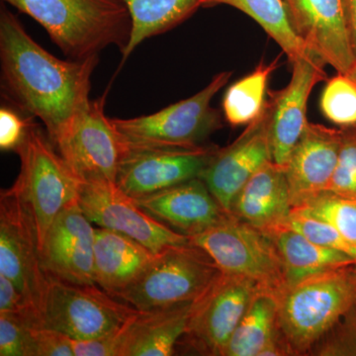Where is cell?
Here are the masks:
<instances>
[{
	"label": "cell",
	"instance_id": "6da1fadb",
	"mask_svg": "<svg viewBox=\"0 0 356 356\" xmlns=\"http://www.w3.org/2000/svg\"><path fill=\"white\" fill-rule=\"evenodd\" d=\"M0 63L6 95L23 112L43 122L54 144L88 108L91 76L99 56L60 60L33 40L20 20L2 4Z\"/></svg>",
	"mask_w": 356,
	"mask_h": 356
},
{
	"label": "cell",
	"instance_id": "7a4b0ae2",
	"mask_svg": "<svg viewBox=\"0 0 356 356\" xmlns=\"http://www.w3.org/2000/svg\"><path fill=\"white\" fill-rule=\"evenodd\" d=\"M278 332L288 355H306L356 305V264L290 283L277 295Z\"/></svg>",
	"mask_w": 356,
	"mask_h": 356
},
{
	"label": "cell",
	"instance_id": "3957f363",
	"mask_svg": "<svg viewBox=\"0 0 356 356\" xmlns=\"http://www.w3.org/2000/svg\"><path fill=\"white\" fill-rule=\"evenodd\" d=\"M30 16L70 60L99 56L109 46L122 55L132 33L123 0H2Z\"/></svg>",
	"mask_w": 356,
	"mask_h": 356
},
{
	"label": "cell",
	"instance_id": "277c9868",
	"mask_svg": "<svg viewBox=\"0 0 356 356\" xmlns=\"http://www.w3.org/2000/svg\"><path fill=\"white\" fill-rule=\"evenodd\" d=\"M16 154L20 172L11 189L31 215L40 252L51 222L60 211L79 199L83 182L76 177L42 129L33 123Z\"/></svg>",
	"mask_w": 356,
	"mask_h": 356
},
{
	"label": "cell",
	"instance_id": "5b68a950",
	"mask_svg": "<svg viewBox=\"0 0 356 356\" xmlns=\"http://www.w3.org/2000/svg\"><path fill=\"white\" fill-rule=\"evenodd\" d=\"M222 273L214 261L191 242L166 248L156 255L116 299L138 311L191 303L203 296Z\"/></svg>",
	"mask_w": 356,
	"mask_h": 356
},
{
	"label": "cell",
	"instance_id": "8992f818",
	"mask_svg": "<svg viewBox=\"0 0 356 356\" xmlns=\"http://www.w3.org/2000/svg\"><path fill=\"white\" fill-rule=\"evenodd\" d=\"M232 74V72L217 74L196 95L156 113L112 121L134 146L184 149L204 146V140L222 128L221 115L212 106V100L227 86Z\"/></svg>",
	"mask_w": 356,
	"mask_h": 356
},
{
	"label": "cell",
	"instance_id": "52a82bcc",
	"mask_svg": "<svg viewBox=\"0 0 356 356\" xmlns=\"http://www.w3.org/2000/svg\"><path fill=\"white\" fill-rule=\"evenodd\" d=\"M189 238L222 273L254 280L275 295L286 285L284 266L273 240L233 215Z\"/></svg>",
	"mask_w": 356,
	"mask_h": 356
},
{
	"label": "cell",
	"instance_id": "ba28073f",
	"mask_svg": "<svg viewBox=\"0 0 356 356\" xmlns=\"http://www.w3.org/2000/svg\"><path fill=\"white\" fill-rule=\"evenodd\" d=\"M50 277L42 310L44 327L72 339L86 341L112 334L138 313L96 284H74Z\"/></svg>",
	"mask_w": 356,
	"mask_h": 356
},
{
	"label": "cell",
	"instance_id": "9c48e42d",
	"mask_svg": "<svg viewBox=\"0 0 356 356\" xmlns=\"http://www.w3.org/2000/svg\"><path fill=\"white\" fill-rule=\"evenodd\" d=\"M105 95L88 108L54 146L83 184L116 182L128 142L105 115Z\"/></svg>",
	"mask_w": 356,
	"mask_h": 356
},
{
	"label": "cell",
	"instance_id": "30bf717a",
	"mask_svg": "<svg viewBox=\"0 0 356 356\" xmlns=\"http://www.w3.org/2000/svg\"><path fill=\"white\" fill-rule=\"evenodd\" d=\"M0 274L42 313L51 277L31 215L11 188L2 189L0 195Z\"/></svg>",
	"mask_w": 356,
	"mask_h": 356
},
{
	"label": "cell",
	"instance_id": "8fae6325",
	"mask_svg": "<svg viewBox=\"0 0 356 356\" xmlns=\"http://www.w3.org/2000/svg\"><path fill=\"white\" fill-rule=\"evenodd\" d=\"M262 290L266 289L254 280L222 273L194 302L181 339L200 355H224L232 334Z\"/></svg>",
	"mask_w": 356,
	"mask_h": 356
},
{
	"label": "cell",
	"instance_id": "7c38bea8",
	"mask_svg": "<svg viewBox=\"0 0 356 356\" xmlns=\"http://www.w3.org/2000/svg\"><path fill=\"white\" fill-rule=\"evenodd\" d=\"M218 149L134 146L128 143L115 184L133 198L156 193L201 178Z\"/></svg>",
	"mask_w": 356,
	"mask_h": 356
},
{
	"label": "cell",
	"instance_id": "4fadbf2b",
	"mask_svg": "<svg viewBox=\"0 0 356 356\" xmlns=\"http://www.w3.org/2000/svg\"><path fill=\"white\" fill-rule=\"evenodd\" d=\"M79 203L93 225L130 236L154 254L191 242L188 236L154 219L116 184H81Z\"/></svg>",
	"mask_w": 356,
	"mask_h": 356
},
{
	"label": "cell",
	"instance_id": "5bb4252c",
	"mask_svg": "<svg viewBox=\"0 0 356 356\" xmlns=\"http://www.w3.org/2000/svg\"><path fill=\"white\" fill-rule=\"evenodd\" d=\"M291 65L289 83L280 90L268 91L266 105L273 161L283 170L308 125L307 107L312 90L327 79L325 62L317 55L299 58Z\"/></svg>",
	"mask_w": 356,
	"mask_h": 356
},
{
	"label": "cell",
	"instance_id": "9a60e30c",
	"mask_svg": "<svg viewBox=\"0 0 356 356\" xmlns=\"http://www.w3.org/2000/svg\"><path fill=\"white\" fill-rule=\"evenodd\" d=\"M92 225L79 199L60 211L47 232L41 248L42 261L49 275L74 284H95Z\"/></svg>",
	"mask_w": 356,
	"mask_h": 356
},
{
	"label": "cell",
	"instance_id": "2e32d148",
	"mask_svg": "<svg viewBox=\"0 0 356 356\" xmlns=\"http://www.w3.org/2000/svg\"><path fill=\"white\" fill-rule=\"evenodd\" d=\"M273 161L266 108L229 146L218 149L201 178L225 211L255 172Z\"/></svg>",
	"mask_w": 356,
	"mask_h": 356
},
{
	"label": "cell",
	"instance_id": "e0dca14e",
	"mask_svg": "<svg viewBox=\"0 0 356 356\" xmlns=\"http://www.w3.org/2000/svg\"><path fill=\"white\" fill-rule=\"evenodd\" d=\"M293 28L314 53L348 74L356 58L346 22L343 0H283Z\"/></svg>",
	"mask_w": 356,
	"mask_h": 356
},
{
	"label": "cell",
	"instance_id": "ac0fdd59",
	"mask_svg": "<svg viewBox=\"0 0 356 356\" xmlns=\"http://www.w3.org/2000/svg\"><path fill=\"white\" fill-rule=\"evenodd\" d=\"M134 199L154 219L188 238L203 233L231 215L200 177Z\"/></svg>",
	"mask_w": 356,
	"mask_h": 356
},
{
	"label": "cell",
	"instance_id": "d6986e66",
	"mask_svg": "<svg viewBox=\"0 0 356 356\" xmlns=\"http://www.w3.org/2000/svg\"><path fill=\"white\" fill-rule=\"evenodd\" d=\"M341 138L343 130L309 122L284 168L292 208L327 189L339 159Z\"/></svg>",
	"mask_w": 356,
	"mask_h": 356
},
{
	"label": "cell",
	"instance_id": "ffe728a7",
	"mask_svg": "<svg viewBox=\"0 0 356 356\" xmlns=\"http://www.w3.org/2000/svg\"><path fill=\"white\" fill-rule=\"evenodd\" d=\"M291 213L286 175L273 161L248 180L231 207V215L266 234L286 226Z\"/></svg>",
	"mask_w": 356,
	"mask_h": 356
},
{
	"label": "cell",
	"instance_id": "44dd1931",
	"mask_svg": "<svg viewBox=\"0 0 356 356\" xmlns=\"http://www.w3.org/2000/svg\"><path fill=\"white\" fill-rule=\"evenodd\" d=\"M156 254L112 229L95 228V284L116 298L144 273Z\"/></svg>",
	"mask_w": 356,
	"mask_h": 356
},
{
	"label": "cell",
	"instance_id": "7402d4cb",
	"mask_svg": "<svg viewBox=\"0 0 356 356\" xmlns=\"http://www.w3.org/2000/svg\"><path fill=\"white\" fill-rule=\"evenodd\" d=\"M193 303L138 311L125 325L122 356L172 355L186 332Z\"/></svg>",
	"mask_w": 356,
	"mask_h": 356
},
{
	"label": "cell",
	"instance_id": "603a6c76",
	"mask_svg": "<svg viewBox=\"0 0 356 356\" xmlns=\"http://www.w3.org/2000/svg\"><path fill=\"white\" fill-rule=\"evenodd\" d=\"M266 235L280 252L286 274V285L313 274L356 264L350 255L313 242L288 225Z\"/></svg>",
	"mask_w": 356,
	"mask_h": 356
},
{
	"label": "cell",
	"instance_id": "cb8c5ba5",
	"mask_svg": "<svg viewBox=\"0 0 356 356\" xmlns=\"http://www.w3.org/2000/svg\"><path fill=\"white\" fill-rule=\"evenodd\" d=\"M277 313L276 295L262 290L238 323L222 356H261L269 346L282 343Z\"/></svg>",
	"mask_w": 356,
	"mask_h": 356
},
{
	"label": "cell",
	"instance_id": "d4e9b609",
	"mask_svg": "<svg viewBox=\"0 0 356 356\" xmlns=\"http://www.w3.org/2000/svg\"><path fill=\"white\" fill-rule=\"evenodd\" d=\"M132 19V33L122 60L146 39L163 34L191 17L207 0H123Z\"/></svg>",
	"mask_w": 356,
	"mask_h": 356
},
{
	"label": "cell",
	"instance_id": "484cf974",
	"mask_svg": "<svg viewBox=\"0 0 356 356\" xmlns=\"http://www.w3.org/2000/svg\"><path fill=\"white\" fill-rule=\"evenodd\" d=\"M229 6L247 14L278 44L290 63L316 55L295 31L283 0H207L206 7Z\"/></svg>",
	"mask_w": 356,
	"mask_h": 356
},
{
	"label": "cell",
	"instance_id": "4316f807",
	"mask_svg": "<svg viewBox=\"0 0 356 356\" xmlns=\"http://www.w3.org/2000/svg\"><path fill=\"white\" fill-rule=\"evenodd\" d=\"M277 67L278 58L270 64L261 63L248 76L227 88L222 108L232 127L248 126L261 116L266 108L269 79Z\"/></svg>",
	"mask_w": 356,
	"mask_h": 356
},
{
	"label": "cell",
	"instance_id": "83f0119b",
	"mask_svg": "<svg viewBox=\"0 0 356 356\" xmlns=\"http://www.w3.org/2000/svg\"><path fill=\"white\" fill-rule=\"evenodd\" d=\"M292 213L330 225L356 245V198L324 191L293 207Z\"/></svg>",
	"mask_w": 356,
	"mask_h": 356
},
{
	"label": "cell",
	"instance_id": "f1b7e54d",
	"mask_svg": "<svg viewBox=\"0 0 356 356\" xmlns=\"http://www.w3.org/2000/svg\"><path fill=\"white\" fill-rule=\"evenodd\" d=\"M325 119L339 127H356V83L348 74L327 79L320 100Z\"/></svg>",
	"mask_w": 356,
	"mask_h": 356
},
{
	"label": "cell",
	"instance_id": "f546056e",
	"mask_svg": "<svg viewBox=\"0 0 356 356\" xmlns=\"http://www.w3.org/2000/svg\"><path fill=\"white\" fill-rule=\"evenodd\" d=\"M325 191L356 198V127L343 130L336 168Z\"/></svg>",
	"mask_w": 356,
	"mask_h": 356
},
{
	"label": "cell",
	"instance_id": "4dcf8cb0",
	"mask_svg": "<svg viewBox=\"0 0 356 356\" xmlns=\"http://www.w3.org/2000/svg\"><path fill=\"white\" fill-rule=\"evenodd\" d=\"M288 226L303 234L313 242L339 250L356 261V245L346 240L330 225L313 218L292 213Z\"/></svg>",
	"mask_w": 356,
	"mask_h": 356
},
{
	"label": "cell",
	"instance_id": "1f68e13d",
	"mask_svg": "<svg viewBox=\"0 0 356 356\" xmlns=\"http://www.w3.org/2000/svg\"><path fill=\"white\" fill-rule=\"evenodd\" d=\"M36 327L6 315H0V356H35Z\"/></svg>",
	"mask_w": 356,
	"mask_h": 356
},
{
	"label": "cell",
	"instance_id": "d6a6232c",
	"mask_svg": "<svg viewBox=\"0 0 356 356\" xmlns=\"http://www.w3.org/2000/svg\"><path fill=\"white\" fill-rule=\"evenodd\" d=\"M125 343V325L119 331L96 339H72L74 356H122Z\"/></svg>",
	"mask_w": 356,
	"mask_h": 356
},
{
	"label": "cell",
	"instance_id": "836d02e7",
	"mask_svg": "<svg viewBox=\"0 0 356 356\" xmlns=\"http://www.w3.org/2000/svg\"><path fill=\"white\" fill-rule=\"evenodd\" d=\"M31 119H24L13 108L1 106L0 109V149L17 151L31 125Z\"/></svg>",
	"mask_w": 356,
	"mask_h": 356
},
{
	"label": "cell",
	"instance_id": "e575fe53",
	"mask_svg": "<svg viewBox=\"0 0 356 356\" xmlns=\"http://www.w3.org/2000/svg\"><path fill=\"white\" fill-rule=\"evenodd\" d=\"M35 356H74L72 339L50 327H36L33 331Z\"/></svg>",
	"mask_w": 356,
	"mask_h": 356
},
{
	"label": "cell",
	"instance_id": "d590c367",
	"mask_svg": "<svg viewBox=\"0 0 356 356\" xmlns=\"http://www.w3.org/2000/svg\"><path fill=\"white\" fill-rule=\"evenodd\" d=\"M343 6L351 44L356 58V0H343Z\"/></svg>",
	"mask_w": 356,
	"mask_h": 356
},
{
	"label": "cell",
	"instance_id": "8d00e7d4",
	"mask_svg": "<svg viewBox=\"0 0 356 356\" xmlns=\"http://www.w3.org/2000/svg\"><path fill=\"white\" fill-rule=\"evenodd\" d=\"M348 76L356 83V63L355 65H353V69H351L350 72H348Z\"/></svg>",
	"mask_w": 356,
	"mask_h": 356
}]
</instances>
